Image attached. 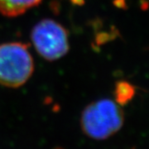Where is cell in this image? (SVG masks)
<instances>
[{"label":"cell","instance_id":"obj_1","mask_svg":"<svg viewBox=\"0 0 149 149\" xmlns=\"http://www.w3.org/2000/svg\"><path fill=\"white\" fill-rule=\"evenodd\" d=\"M124 122L120 105L109 99L92 102L80 116L83 133L95 140H105L118 132Z\"/></svg>","mask_w":149,"mask_h":149},{"label":"cell","instance_id":"obj_3","mask_svg":"<svg viewBox=\"0 0 149 149\" xmlns=\"http://www.w3.org/2000/svg\"><path fill=\"white\" fill-rule=\"evenodd\" d=\"M31 38L37 53L50 61L63 57L69 51L68 32L52 19L37 22L32 28Z\"/></svg>","mask_w":149,"mask_h":149},{"label":"cell","instance_id":"obj_5","mask_svg":"<svg viewBox=\"0 0 149 149\" xmlns=\"http://www.w3.org/2000/svg\"><path fill=\"white\" fill-rule=\"evenodd\" d=\"M135 94V88L133 85L126 81L118 82L115 87V100L119 105H124L133 100Z\"/></svg>","mask_w":149,"mask_h":149},{"label":"cell","instance_id":"obj_4","mask_svg":"<svg viewBox=\"0 0 149 149\" xmlns=\"http://www.w3.org/2000/svg\"><path fill=\"white\" fill-rule=\"evenodd\" d=\"M42 0H0V13L8 17H15L37 6Z\"/></svg>","mask_w":149,"mask_h":149},{"label":"cell","instance_id":"obj_2","mask_svg":"<svg viewBox=\"0 0 149 149\" xmlns=\"http://www.w3.org/2000/svg\"><path fill=\"white\" fill-rule=\"evenodd\" d=\"M33 71V59L26 44L0 45V85L18 88L30 79Z\"/></svg>","mask_w":149,"mask_h":149}]
</instances>
